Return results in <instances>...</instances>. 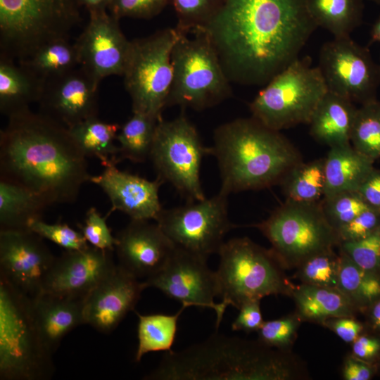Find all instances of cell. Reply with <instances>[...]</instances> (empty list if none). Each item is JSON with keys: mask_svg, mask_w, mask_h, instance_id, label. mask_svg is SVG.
<instances>
[{"mask_svg": "<svg viewBox=\"0 0 380 380\" xmlns=\"http://www.w3.org/2000/svg\"><path fill=\"white\" fill-rule=\"evenodd\" d=\"M144 289L142 281L117 264L85 298V324L111 333L134 309Z\"/></svg>", "mask_w": 380, "mask_h": 380, "instance_id": "cell-21", "label": "cell"}, {"mask_svg": "<svg viewBox=\"0 0 380 380\" xmlns=\"http://www.w3.org/2000/svg\"><path fill=\"white\" fill-rule=\"evenodd\" d=\"M186 308L182 305L175 315H141L137 325L138 346L135 362H140L146 354L156 351H170L174 344L177 330L178 319Z\"/></svg>", "mask_w": 380, "mask_h": 380, "instance_id": "cell-34", "label": "cell"}, {"mask_svg": "<svg viewBox=\"0 0 380 380\" xmlns=\"http://www.w3.org/2000/svg\"><path fill=\"white\" fill-rule=\"evenodd\" d=\"M350 144L356 151L374 161L380 158V101L375 99L357 108Z\"/></svg>", "mask_w": 380, "mask_h": 380, "instance_id": "cell-36", "label": "cell"}, {"mask_svg": "<svg viewBox=\"0 0 380 380\" xmlns=\"http://www.w3.org/2000/svg\"><path fill=\"white\" fill-rule=\"evenodd\" d=\"M18 62L45 82L80 66L76 47L69 38L51 41Z\"/></svg>", "mask_w": 380, "mask_h": 380, "instance_id": "cell-31", "label": "cell"}, {"mask_svg": "<svg viewBox=\"0 0 380 380\" xmlns=\"http://www.w3.org/2000/svg\"><path fill=\"white\" fill-rule=\"evenodd\" d=\"M99 85L80 67L46 82L39 113L68 129L98 115Z\"/></svg>", "mask_w": 380, "mask_h": 380, "instance_id": "cell-18", "label": "cell"}, {"mask_svg": "<svg viewBox=\"0 0 380 380\" xmlns=\"http://www.w3.org/2000/svg\"><path fill=\"white\" fill-rule=\"evenodd\" d=\"M46 203L28 189L0 179V229H29L42 218Z\"/></svg>", "mask_w": 380, "mask_h": 380, "instance_id": "cell-28", "label": "cell"}, {"mask_svg": "<svg viewBox=\"0 0 380 380\" xmlns=\"http://www.w3.org/2000/svg\"><path fill=\"white\" fill-rule=\"evenodd\" d=\"M306 4L317 26L334 37L350 36L362 20L363 0H306Z\"/></svg>", "mask_w": 380, "mask_h": 380, "instance_id": "cell-30", "label": "cell"}, {"mask_svg": "<svg viewBox=\"0 0 380 380\" xmlns=\"http://www.w3.org/2000/svg\"><path fill=\"white\" fill-rule=\"evenodd\" d=\"M207 260L175 247L165 266L142 283L145 289L156 288L186 308L213 309L216 313L217 329L226 308L214 300L220 295L219 284L216 272L208 267Z\"/></svg>", "mask_w": 380, "mask_h": 380, "instance_id": "cell-15", "label": "cell"}, {"mask_svg": "<svg viewBox=\"0 0 380 380\" xmlns=\"http://www.w3.org/2000/svg\"><path fill=\"white\" fill-rule=\"evenodd\" d=\"M161 119L141 113H132L120 126L117 134L119 160L127 159L143 163L149 159L157 125Z\"/></svg>", "mask_w": 380, "mask_h": 380, "instance_id": "cell-33", "label": "cell"}, {"mask_svg": "<svg viewBox=\"0 0 380 380\" xmlns=\"http://www.w3.org/2000/svg\"><path fill=\"white\" fill-rule=\"evenodd\" d=\"M303 362L292 355L217 333L179 351H166L145 380H293L307 377Z\"/></svg>", "mask_w": 380, "mask_h": 380, "instance_id": "cell-3", "label": "cell"}, {"mask_svg": "<svg viewBox=\"0 0 380 380\" xmlns=\"http://www.w3.org/2000/svg\"><path fill=\"white\" fill-rule=\"evenodd\" d=\"M169 3L170 0H111L108 9L118 19H150L159 14Z\"/></svg>", "mask_w": 380, "mask_h": 380, "instance_id": "cell-44", "label": "cell"}, {"mask_svg": "<svg viewBox=\"0 0 380 380\" xmlns=\"http://www.w3.org/2000/svg\"><path fill=\"white\" fill-rule=\"evenodd\" d=\"M379 70H380V64L379 65Z\"/></svg>", "mask_w": 380, "mask_h": 380, "instance_id": "cell-55", "label": "cell"}, {"mask_svg": "<svg viewBox=\"0 0 380 380\" xmlns=\"http://www.w3.org/2000/svg\"><path fill=\"white\" fill-rule=\"evenodd\" d=\"M322 326L336 334L347 343H352L362 333L363 325L354 317H338L327 319Z\"/></svg>", "mask_w": 380, "mask_h": 380, "instance_id": "cell-47", "label": "cell"}, {"mask_svg": "<svg viewBox=\"0 0 380 380\" xmlns=\"http://www.w3.org/2000/svg\"><path fill=\"white\" fill-rule=\"evenodd\" d=\"M28 229L65 251L81 250L89 246L80 231H76L65 223L49 224L40 218L32 221Z\"/></svg>", "mask_w": 380, "mask_h": 380, "instance_id": "cell-42", "label": "cell"}, {"mask_svg": "<svg viewBox=\"0 0 380 380\" xmlns=\"http://www.w3.org/2000/svg\"><path fill=\"white\" fill-rule=\"evenodd\" d=\"M89 245L101 250L115 251L116 237L113 236L106 224V218L102 217L97 210L91 207L86 213L83 224H78Z\"/></svg>", "mask_w": 380, "mask_h": 380, "instance_id": "cell-43", "label": "cell"}, {"mask_svg": "<svg viewBox=\"0 0 380 380\" xmlns=\"http://www.w3.org/2000/svg\"><path fill=\"white\" fill-rule=\"evenodd\" d=\"M85 298L42 293L32 298L34 319L46 350L53 355L63 338L85 324Z\"/></svg>", "mask_w": 380, "mask_h": 380, "instance_id": "cell-23", "label": "cell"}, {"mask_svg": "<svg viewBox=\"0 0 380 380\" xmlns=\"http://www.w3.org/2000/svg\"><path fill=\"white\" fill-rule=\"evenodd\" d=\"M210 155L215 157L221 177L220 191L229 195L279 184L303 161L298 148L281 131L251 117L217 127Z\"/></svg>", "mask_w": 380, "mask_h": 380, "instance_id": "cell-4", "label": "cell"}, {"mask_svg": "<svg viewBox=\"0 0 380 380\" xmlns=\"http://www.w3.org/2000/svg\"><path fill=\"white\" fill-rule=\"evenodd\" d=\"M370 42H380V16L373 24L370 31Z\"/></svg>", "mask_w": 380, "mask_h": 380, "instance_id": "cell-53", "label": "cell"}, {"mask_svg": "<svg viewBox=\"0 0 380 380\" xmlns=\"http://www.w3.org/2000/svg\"><path fill=\"white\" fill-rule=\"evenodd\" d=\"M328 91L317 66L310 56L298 58L266 84L249 105L252 117L281 131L309 124Z\"/></svg>", "mask_w": 380, "mask_h": 380, "instance_id": "cell-9", "label": "cell"}, {"mask_svg": "<svg viewBox=\"0 0 380 380\" xmlns=\"http://www.w3.org/2000/svg\"><path fill=\"white\" fill-rule=\"evenodd\" d=\"M380 354V338L360 335L352 343V355L365 361H370Z\"/></svg>", "mask_w": 380, "mask_h": 380, "instance_id": "cell-50", "label": "cell"}, {"mask_svg": "<svg viewBox=\"0 0 380 380\" xmlns=\"http://www.w3.org/2000/svg\"><path fill=\"white\" fill-rule=\"evenodd\" d=\"M357 192L369 208L380 211V170L374 167L361 184Z\"/></svg>", "mask_w": 380, "mask_h": 380, "instance_id": "cell-48", "label": "cell"}, {"mask_svg": "<svg viewBox=\"0 0 380 380\" xmlns=\"http://www.w3.org/2000/svg\"><path fill=\"white\" fill-rule=\"evenodd\" d=\"M319 201L286 200L254 225L268 239L270 250L285 270L296 269L311 256L338 246L337 231L328 222Z\"/></svg>", "mask_w": 380, "mask_h": 380, "instance_id": "cell-10", "label": "cell"}, {"mask_svg": "<svg viewBox=\"0 0 380 380\" xmlns=\"http://www.w3.org/2000/svg\"><path fill=\"white\" fill-rule=\"evenodd\" d=\"M89 13V22L74 44L80 66L99 86L107 77H122L131 41L122 32L120 19L107 10Z\"/></svg>", "mask_w": 380, "mask_h": 380, "instance_id": "cell-17", "label": "cell"}, {"mask_svg": "<svg viewBox=\"0 0 380 380\" xmlns=\"http://www.w3.org/2000/svg\"><path fill=\"white\" fill-rule=\"evenodd\" d=\"M380 4V0H369Z\"/></svg>", "mask_w": 380, "mask_h": 380, "instance_id": "cell-54", "label": "cell"}, {"mask_svg": "<svg viewBox=\"0 0 380 380\" xmlns=\"http://www.w3.org/2000/svg\"><path fill=\"white\" fill-rule=\"evenodd\" d=\"M80 6H84L89 12L107 10L111 0H77Z\"/></svg>", "mask_w": 380, "mask_h": 380, "instance_id": "cell-52", "label": "cell"}, {"mask_svg": "<svg viewBox=\"0 0 380 380\" xmlns=\"http://www.w3.org/2000/svg\"><path fill=\"white\" fill-rule=\"evenodd\" d=\"M260 303V300H254L242 305L232 324V329L246 333L257 331L264 322Z\"/></svg>", "mask_w": 380, "mask_h": 380, "instance_id": "cell-46", "label": "cell"}, {"mask_svg": "<svg viewBox=\"0 0 380 380\" xmlns=\"http://www.w3.org/2000/svg\"><path fill=\"white\" fill-rule=\"evenodd\" d=\"M172 51L173 80L167 106L203 110L232 95L230 81L203 27L179 29Z\"/></svg>", "mask_w": 380, "mask_h": 380, "instance_id": "cell-5", "label": "cell"}, {"mask_svg": "<svg viewBox=\"0 0 380 380\" xmlns=\"http://www.w3.org/2000/svg\"><path fill=\"white\" fill-rule=\"evenodd\" d=\"M357 110L353 101L328 91L309 122L311 136L329 148L350 144Z\"/></svg>", "mask_w": 380, "mask_h": 380, "instance_id": "cell-24", "label": "cell"}, {"mask_svg": "<svg viewBox=\"0 0 380 380\" xmlns=\"http://www.w3.org/2000/svg\"><path fill=\"white\" fill-rule=\"evenodd\" d=\"M374 374V369L367 361L359 359L353 355L344 360L342 376L345 380H369Z\"/></svg>", "mask_w": 380, "mask_h": 380, "instance_id": "cell-49", "label": "cell"}, {"mask_svg": "<svg viewBox=\"0 0 380 380\" xmlns=\"http://www.w3.org/2000/svg\"><path fill=\"white\" fill-rule=\"evenodd\" d=\"M77 0H0L1 53L23 60L81 20Z\"/></svg>", "mask_w": 380, "mask_h": 380, "instance_id": "cell-8", "label": "cell"}, {"mask_svg": "<svg viewBox=\"0 0 380 380\" xmlns=\"http://www.w3.org/2000/svg\"><path fill=\"white\" fill-rule=\"evenodd\" d=\"M177 36L176 27L165 28L131 41L122 77L132 113L162 118L173 80L172 51Z\"/></svg>", "mask_w": 380, "mask_h": 380, "instance_id": "cell-11", "label": "cell"}, {"mask_svg": "<svg viewBox=\"0 0 380 380\" xmlns=\"http://www.w3.org/2000/svg\"><path fill=\"white\" fill-rule=\"evenodd\" d=\"M366 309L368 310L369 323L371 327L376 331H380V298Z\"/></svg>", "mask_w": 380, "mask_h": 380, "instance_id": "cell-51", "label": "cell"}, {"mask_svg": "<svg viewBox=\"0 0 380 380\" xmlns=\"http://www.w3.org/2000/svg\"><path fill=\"white\" fill-rule=\"evenodd\" d=\"M52 356L39 336L32 298L0 277V379H49Z\"/></svg>", "mask_w": 380, "mask_h": 380, "instance_id": "cell-6", "label": "cell"}, {"mask_svg": "<svg viewBox=\"0 0 380 380\" xmlns=\"http://www.w3.org/2000/svg\"><path fill=\"white\" fill-rule=\"evenodd\" d=\"M286 200L314 203L324 195V158L301 161L291 168L279 184Z\"/></svg>", "mask_w": 380, "mask_h": 380, "instance_id": "cell-32", "label": "cell"}, {"mask_svg": "<svg viewBox=\"0 0 380 380\" xmlns=\"http://www.w3.org/2000/svg\"><path fill=\"white\" fill-rule=\"evenodd\" d=\"M221 0H170L176 12L177 27H204L215 14Z\"/></svg>", "mask_w": 380, "mask_h": 380, "instance_id": "cell-41", "label": "cell"}, {"mask_svg": "<svg viewBox=\"0 0 380 380\" xmlns=\"http://www.w3.org/2000/svg\"><path fill=\"white\" fill-rule=\"evenodd\" d=\"M104 167L100 175L91 176L89 182L107 195L112 205L110 212L121 211L131 220H156L163 210L158 191L164 182L158 177L150 181L119 170L116 165Z\"/></svg>", "mask_w": 380, "mask_h": 380, "instance_id": "cell-22", "label": "cell"}, {"mask_svg": "<svg viewBox=\"0 0 380 380\" xmlns=\"http://www.w3.org/2000/svg\"><path fill=\"white\" fill-rule=\"evenodd\" d=\"M42 239L30 229H0V277L30 298L42 292L56 258Z\"/></svg>", "mask_w": 380, "mask_h": 380, "instance_id": "cell-16", "label": "cell"}, {"mask_svg": "<svg viewBox=\"0 0 380 380\" xmlns=\"http://www.w3.org/2000/svg\"><path fill=\"white\" fill-rule=\"evenodd\" d=\"M374 163L373 160L356 151L351 144L330 148L324 158L326 186L324 196L357 191L374 168Z\"/></svg>", "mask_w": 380, "mask_h": 380, "instance_id": "cell-26", "label": "cell"}, {"mask_svg": "<svg viewBox=\"0 0 380 380\" xmlns=\"http://www.w3.org/2000/svg\"><path fill=\"white\" fill-rule=\"evenodd\" d=\"M339 255L338 289L358 310L366 309L380 298V275L361 268L340 250Z\"/></svg>", "mask_w": 380, "mask_h": 380, "instance_id": "cell-35", "label": "cell"}, {"mask_svg": "<svg viewBox=\"0 0 380 380\" xmlns=\"http://www.w3.org/2000/svg\"><path fill=\"white\" fill-rule=\"evenodd\" d=\"M317 27L306 0H221L203 27L230 82L258 86L297 59Z\"/></svg>", "mask_w": 380, "mask_h": 380, "instance_id": "cell-1", "label": "cell"}, {"mask_svg": "<svg viewBox=\"0 0 380 380\" xmlns=\"http://www.w3.org/2000/svg\"><path fill=\"white\" fill-rule=\"evenodd\" d=\"M319 202L328 222L336 231L369 208L357 191L324 196Z\"/></svg>", "mask_w": 380, "mask_h": 380, "instance_id": "cell-38", "label": "cell"}, {"mask_svg": "<svg viewBox=\"0 0 380 380\" xmlns=\"http://www.w3.org/2000/svg\"><path fill=\"white\" fill-rule=\"evenodd\" d=\"M6 55L0 56V111L9 117L39 102L46 82Z\"/></svg>", "mask_w": 380, "mask_h": 380, "instance_id": "cell-25", "label": "cell"}, {"mask_svg": "<svg viewBox=\"0 0 380 380\" xmlns=\"http://www.w3.org/2000/svg\"><path fill=\"white\" fill-rule=\"evenodd\" d=\"M339 267V253L331 248L302 262L296 268L295 276L301 284L338 289Z\"/></svg>", "mask_w": 380, "mask_h": 380, "instance_id": "cell-37", "label": "cell"}, {"mask_svg": "<svg viewBox=\"0 0 380 380\" xmlns=\"http://www.w3.org/2000/svg\"><path fill=\"white\" fill-rule=\"evenodd\" d=\"M120 126L94 117L69 128L70 135L87 157L99 159L103 167L117 165L119 148L115 145Z\"/></svg>", "mask_w": 380, "mask_h": 380, "instance_id": "cell-29", "label": "cell"}, {"mask_svg": "<svg viewBox=\"0 0 380 380\" xmlns=\"http://www.w3.org/2000/svg\"><path fill=\"white\" fill-rule=\"evenodd\" d=\"M291 297L303 321L322 324L333 317H353L358 310L338 289L300 284L294 286Z\"/></svg>", "mask_w": 380, "mask_h": 380, "instance_id": "cell-27", "label": "cell"}, {"mask_svg": "<svg viewBox=\"0 0 380 380\" xmlns=\"http://www.w3.org/2000/svg\"><path fill=\"white\" fill-rule=\"evenodd\" d=\"M328 91L362 104L375 100L380 70L369 49L350 36L324 43L318 65Z\"/></svg>", "mask_w": 380, "mask_h": 380, "instance_id": "cell-14", "label": "cell"}, {"mask_svg": "<svg viewBox=\"0 0 380 380\" xmlns=\"http://www.w3.org/2000/svg\"><path fill=\"white\" fill-rule=\"evenodd\" d=\"M338 247L359 267L380 275V228L365 238L341 242Z\"/></svg>", "mask_w": 380, "mask_h": 380, "instance_id": "cell-40", "label": "cell"}, {"mask_svg": "<svg viewBox=\"0 0 380 380\" xmlns=\"http://www.w3.org/2000/svg\"><path fill=\"white\" fill-rule=\"evenodd\" d=\"M303 320L295 312L279 319L264 321L257 331L258 341L280 350L291 351Z\"/></svg>", "mask_w": 380, "mask_h": 380, "instance_id": "cell-39", "label": "cell"}, {"mask_svg": "<svg viewBox=\"0 0 380 380\" xmlns=\"http://www.w3.org/2000/svg\"><path fill=\"white\" fill-rule=\"evenodd\" d=\"M113 252L91 245L65 251L56 258L42 293L86 298L116 265Z\"/></svg>", "mask_w": 380, "mask_h": 380, "instance_id": "cell-19", "label": "cell"}, {"mask_svg": "<svg viewBox=\"0 0 380 380\" xmlns=\"http://www.w3.org/2000/svg\"><path fill=\"white\" fill-rule=\"evenodd\" d=\"M206 155H210V148L203 144L184 112L172 120H159L149 159L157 177L170 183L187 201L206 198L200 178Z\"/></svg>", "mask_w": 380, "mask_h": 380, "instance_id": "cell-12", "label": "cell"}, {"mask_svg": "<svg viewBox=\"0 0 380 380\" xmlns=\"http://www.w3.org/2000/svg\"><path fill=\"white\" fill-rule=\"evenodd\" d=\"M115 237L118 265L141 281L158 273L175 248L158 224L149 220H131Z\"/></svg>", "mask_w": 380, "mask_h": 380, "instance_id": "cell-20", "label": "cell"}, {"mask_svg": "<svg viewBox=\"0 0 380 380\" xmlns=\"http://www.w3.org/2000/svg\"><path fill=\"white\" fill-rule=\"evenodd\" d=\"M217 277L221 303L237 309L271 295L291 296L294 284L270 249L248 237L234 238L221 247Z\"/></svg>", "mask_w": 380, "mask_h": 380, "instance_id": "cell-7", "label": "cell"}, {"mask_svg": "<svg viewBox=\"0 0 380 380\" xmlns=\"http://www.w3.org/2000/svg\"><path fill=\"white\" fill-rule=\"evenodd\" d=\"M380 228V211L368 208L338 231L341 242L365 238Z\"/></svg>", "mask_w": 380, "mask_h": 380, "instance_id": "cell-45", "label": "cell"}, {"mask_svg": "<svg viewBox=\"0 0 380 380\" xmlns=\"http://www.w3.org/2000/svg\"><path fill=\"white\" fill-rule=\"evenodd\" d=\"M228 196L220 191L209 198L163 208L155 221L176 248L208 259L218 254L235 227L228 216Z\"/></svg>", "mask_w": 380, "mask_h": 380, "instance_id": "cell-13", "label": "cell"}, {"mask_svg": "<svg viewBox=\"0 0 380 380\" xmlns=\"http://www.w3.org/2000/svg\"><path fill=\"white\" fill-rule=\"evenodd\" d=\"M90 177L87 157L67 127L30 108L8 117L0 132V179L49 206L75 202Z\"/></svg>", "mask_w": 380, "mask_h": 380, "instance_id": "cell-2", "label": "cell"}]
</instances>
